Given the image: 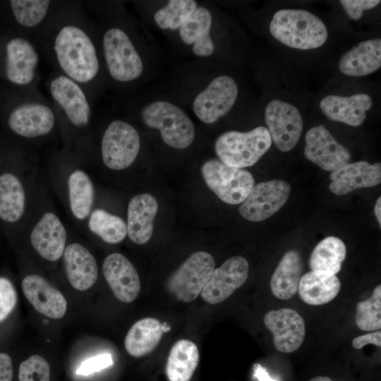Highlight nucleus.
<instances>
[{"label": "nucleus", "instance_id": "473e14b6", "mask_svg": "<svg viewBox=\"0 0 381 381\" xmlns=\"http://www.w3.org/2000/svg\"><path fill=\"white\" fill-rule=\"evenodd\" d=\"M346 248L344 243L335 236H328L313 249L309 259L311 271L336 274L345 260Z\"/></svg>", "mask_w": 381, "mask_h": 381}, {"label": "nucleus", "instance_id": "58836bf2", "mask_svg": "<svg viewBox=\"0 0 381 381\" xmlns=\"http://www.w3.org/2000/svg\"><path fill=\"white\" fill-rule=\"evenodd\" d=\"M18 295L13 283L6 277H0V322L13 310Z\"/></svg>", "mask_w": 381, "mask_h": 381}, {"label": "nucleus", "instance_id": "c85d7f7f", "mask_svg": "<svg viewBox=\"0 0 381 381\" xmlns=\"http://www.w3.org/2000/svg\"><path fill=\"white\" fill-rule=\"evenodd\" d=\"M303 271L301 254L296 250L284 253L270 279L273 295L281 300L291 298L298 291Z\"/></svg>", "mask_w": 381, "mask_h": 381}, {"label": "nucleus", "instance_id": "f704fd0d", "mask_svg": "<svg viewBox=\"0 0 381 381\" xmlns=\"http://www.w3.org/2000/svg\"><path fill=\"white\" fill-rule=\"evenodd\" d=\"M16 22L23 28L34 29L47 18L52 2L44 0H11L9 1Z\"/></svg>", "mask_w": 381, "mask_h": 381}, {"label": "nucleus", "instance_id": "412c9836", "mask_svg": "<svg viewBox=\"0 0 381 381\" xmlns=\"http://www.w3.org/2000/svg\"><path fill=\"white\" fill-rule=\"evenodd\" d=\"M103 275L116 298L123 303H131L138 296L140 282L138 273L123 255L114 253L102 263Z\"/></svg>", "mask_w": 381, "mask_h": 381}, {"label": "nucleus", "instance_id": "6e6552de", "mask_svg": "<svg viewBox=\"0 0 381 381\" xmlns=\"http://www.w3.org/2000/svg\"><path fill=\"white\" fill-rule=\"evenodd\" d=\"M201 174L207 187L220 200L231 205L241 203L255 184L250 171L228 166L214 158L203 163Z\"/></svg>", "mask_w": 381, "mask_h": 381}, {"label": "nucleus", "instance_id": "1a4fd4ad", "mask_svg": "<svg viewBox=\"0 0 381 381\" xmlns=\"http://www.w3.org/2000/svg\"><path fill=\"white\" fill-rule=\"evenodd\" d=\"M29 241L35 253L44 260H60L67 245L68 233L61 217L52 207L37 211L28 226Z\"/></svg>", "mask_w": 381, "mask_h": 381}, {"label": "nucleus", "instance_id": "4be33fe9", "mask_svg": "<svg viewBox=\"0 0 381 381\" xmlns=\"http://www.w3.org/2000/svg\"><path fill=\"white\" fill-rule=\"evenodd\" d=\"M21 288L27 300L40 314L55 320L65 315L67 308L65 297L42 276L37 274L25 276Z\"/></svg>", "mask_w": 381, "mask_h": 381}, {"label": "nucleus", "instance_id": "a19ab883", "mask_svg": "<svg viewBox=\"0 0 381 381\" xmlns=\"http://www.w3.org/2000/svg\"><path fill=\"white\" fill-rule=\"evenodd\" d=\"M347 15L358 20L365 10L371 9L380 3V0H341L339 1Z\"/></svg>", "mask_w": 381, "mask_h": 381}, {"label": "nucleus", "instance_id": "423d86ee", "mask_svg": "<svg viewBox=\"0 0 381 381\" xmlns=\"http://www.w3.org/2000/svg\"><path fill=\"white\" fill-rule=\"evenodd\" d=\"M48 90L67 125L75 133L87 131L92 108L86 90L60 73L50 79Z\"/></svg>", "mask_w": 381, "mask_h": 381}, {"label": "nucleus", "instance_id": "2f4dec72", "mask_svg": "<svg viewBox=\"0 0 381 381\" xmlns=\"http://www.w3.org/2000/svg\"><path fill=\"white\" fill-rule=\"evenodd\" d=\"M199 363L197 346L188 339H180L171 347L166 374L169 381H190Z\"/></svg>", "mask_w": 381, "mask_h": 381}, {"label": "nucleus", "instance_id": "2eb2a0df", "mask_svg": "<svg viewBox=\"0 0 381 381\" xmlns=\"http://www.w3.org/2000/svg\"><path fill=\"white\" fill-rule=\"evenodd\" d=\"M265 118L275 146L282 152L291 150L303 130V119L298 109L290 103L273 99L265 108Z\"/></svg>", "mask_w": 381, "mask_h": 381}, {"label": "nucleus", "instance_id": "37998d69", "mask_svg": "<svg viewBox=\"0 0 381 381\" xmlns=\"http://www.w3.org/2000/svg\"><path fill=\"white\" fill-rule=\"evenodd\" d=\"M0 381H13V365L10 356L0 353Z\"/></svg>", "mask_w": 381, "mask_h": 381}, {"label": "nucleus", "instance_id": "dca6fc26", "mask_svg": "<svg viewBox=\"0 0 381 381\" xmlns=\"http://www.w3.org/2000/svg\"><path fill=\"white\" fill-rule=\"evenodd\" d=\"M304 155L327 171H333L351 159L349 150L338 143L323 125L314 126L306 133Z\"/></svg>", "mask_w": 381, "mask_h": 381}, {"label": "nucleus", "instance_id": "393cba45", "mask_svg": "<svg viewBox=\"0 0 381 381\" xmlns=\"http://www.w3.org/2000/svg\"><path fill=\"white\" fill-rule=\"evenodd\" d=\"M157 211V201L150 194H138L130 200L126 225L127 236L132 242L138 245L148 242L153 233V222Z\"/></svg>", "mask_w": 381, "mask_h": 381}, {"label": "nucleus", "instance_id": "9b49d317", "mask_svg": "<svg viewBox=\"0 0 381 381\" xmlns=\"http://www.w3.org/2000/svg\"><path fill=\"white\" fill-rule=\"evenodd\" d=\"M7 123L18 136L35 140L45 138L54 131L57 116L53 107L46 102L30 99L11 111Z\"/></svg>", "mask_w": 381, "mask_h": 381}, {"label": "nucleus", "instance_id": "20e7f679", "mask_svg": "<svg viewBox=\"0 0 381 381\" xmlns=\"http://www.w3.org/2000/svg\"><path fill=\"white\" fill-rule=\"evenodd\" d=\"M141 118L149 128L159 131L163 141L176 149L190 146L195 138V127L189 116L179 107L167 101L146 105Z\"/></svg>", "mask_w": 381, "mask_h": 381}, {"label": "nucleus", "instance_id": "7ed1b4c3", "mask_svg": "<svg viewBox=\"0 0 381 381\" xmlns=\"http://www.w3.org/2000/svg\"><path fill=\"white\" fill-rule=\"evenodd\" d=\"M271 144L268 129L258 126L248 132L231 131L221 134L214 143V150L221 162L243 169L254 165Z\"/></svg>", "mask_w": 381, "mask_h": 381}, {"label": "nucleus", "instance_id": "aec40b11", "mask_svg": "<svg viewBox=\"0 0 381 381\" xmlns=\"http://www.w3.org/2000/svg\"><path fill=\"white\" fill-rule=\"evenodd\" d=\"M25 181L16 171L0 172V220L16 226L25 219L28 208Z\"/></svg>", "mask_w": 381, "mask_h": 381}, {"label": "nucleus", "instance_id": "b1692460", "mask_svg": "<svg viewBox=\"0 0 381 381\" xmlns=\"http://www.w3.org/2000/svg\"><path fill=\"white\" fill-rule=\"evenodd\" d=\"M330 191L346 195L354 190L377 186L381 181V164L366 161L349 163L330 174Z\"/></svg>", "mask_w": 381, "mask_h": 381}, {"label": "nucleus", "instance_id": "f3484780", "mask_svg": "<svg viewBox=\"0 0 381 381\" xmlns=\"http://www.w3.org/2000/svg\"><path fill=\"white\" fill-rule=\"evenodd\" d=\"M40 56L36 47L24 37H14L6 44L5 73L11 83L31 85L37 78Z\"/></svg>", "mask_w": 381, "mask_h": 381}, {"label": "nucleus", "instance_id": "a18cd8bd", "mask_svg": "<svg viewBox=\"0 0 381 381\" xmlns=\"http://www.w3.org/2000/svg\"><path fill=\"white\" fill-rule=\"evenodd\" d=\"M380 209H381V197H379L374 207V213L380 226H381Z\"/></svg>", "mask_w": 381, "mask_h": 381}, {"label": "nucleus", "instance_id": "a211bd4d", "mask_svg": "<svg viewBox=\"0 0 381 381\" xmlns=\"http://www.w3.org/2000/svg\"><path fill=\"white\" fill-rule=\"evenodd\" d=\"M248 270L249 265L245 258H229L212 272L201 292L202 299L210 304L226 300L246 282Z\"/></svg>", "mask_w": 381, "mask_h": 381}, {"label": "nucleus", "instance_id": "cd10ccee", "mask_svg": "<svg viewBox=\"0 0 381 381\" xmlns=\"http://www.w3.org/2000/svg\"><path fill=\"white\" fill-rule=\"evenodd\" d=\"M212 14L205 7H197L180 27V36L186 44H193V52L198 56H209L214 50L210 35Z\"/></svg>", "mask_w": 381, "mask_h": 381}, {"label": "nucleus", "instance_id": "4c0bfd02", "mask_svg": "<svg viewBox=\"0 0 381 381\" xmlns=\"http://www.w3.org/2000/svg\"><path fill=\"white\" fill-rule=\"evenodd\" d=\"M19 381H49L50 367L41 356L32 355L23 361L18 370Z\"/></svg>", "mask_w": 381, "mask_h": 381}, {"label": "nucleus", "instance_id": "ddd939ff", "mask_svg": "<svg viewBox=\"0 0 381 381\" xmlns=\"http://www.w3.org/2000/svg\"><path fill=\"white\" fill-rule=\"evenodd\" d=\"M291 193L289 183L274 179L255 185L241 202L240 214L250 222H261L278 212L287 201Z\"/></svg>", "mask_w": 381, "mask_h": 381}, {"label": "nucleus", "instance_id": "79ce46f5", "mask_svg": "<svg viewBox=\"0 0 381 381\" xmlns=\"http://www.w3.org/2000/svg\"><path fill=\"white\" fill-rule=\"evenodd\" d=\"M373 344L378 347L381 346L380 330L363 334L355 337L352 340V346L354 349H361L367 344Z\"/></svg>", "mask_w": 381, "mask_h": 381}, {"label": "nucleus", "instance_id": "4468645a", "mask_svg": "<svg viewBox=\"0 0 381 381\" xmlns=\"http://www.w3.org/2000/svg\"><path fill=\"white\" fill-rule=\"evenodd\" d=\"M237 95L235 80L229 75L218 76L195 97L193 112L205 123H215L231 110Z\"/></svg>", "mask_w": 381, "mask_h": 381}, {"label": "nucleus", "instance_id": "bb28decb", "mask_svg": "<svg viewBox=\"0 0 381 381\" xmlns=\"http://www.w3.org/2000/svg\"><path fill=\"white\" fill-rule=\"evenodd\" d=\"M381 66V40L361 42L346 52L340 59V71L349 76L369 75Z\"/></svg>", "mask_w": 381, "mask_h": 381}, {"label": "nucleus", "instance_id": "c03bdc74", "mask_svg": "<svg viewBox=\"0 0 381 381\" xmlns=\"http://www.w3.org/2000/svg\"><path fill=\"white\" fill-rule=\"evenodd\" d=\"M254 375L259 381H275L270 377L266 370L260 364L254 365Z\"/></svg>", "mask_w": 381, "mask_h": 381}, {"label": "nucleus", "instance_id": "f8f14e48", "mask_svg": "<svg viewBox=\"0 0 381 381\" xmlns=\"http://www.w3.org/2000/svg\"><path fill=\"white\" fill-rule=\"evenodd\" d=\"M61 177V196L71 217L85 223L95 206V188L88 172L75 164L68 165Z\"/></svg>", "mask_w": 381, "mask_h": 381}, {"label": "nucleus", "instance_id": "7c9ffc66", "mask_svg": "<svg viewBox=\"0 0 381 381\" xmlns=\"http://www.w3.org/2000/svg\"><path fill=\"white\" fill-rule=\"evenodd\" d=\"M163 332L162 325L157 319L143 318L128 330L124 340L125 349L133 357L146 356L157 347Z\"/></svg>", "mask_w": 381, "mask_h": 381}, {"label": "nucleus", "instance_id": "ea45409f", "mask_svg": "<svg viewBox=\"0 0 381 381\" xmlns=\"http://www.w3.org/2000/svg\"><path fill=\"white\" fill-rule=\"evenodd\" d=\"M113 359L109 353H102L87 359L81 363L76 370L80 375H88L111 366Z\"/></svg>", "mask_w": 381, "mask_h": 381}, {"label": "nucleus", "instance_id": "e433bc0d", "mask_svg": "<svg viewBox=\"0 0 381 381\" xmlns=\"http://www.w3.org/2000/svg\"><path fill=\"white\" fill-rule=\"evenodd\" d=\"M356 324L363 331L373 332L381 328V286L377 285L371 296L356 305Z\"/></svg>", "mask_w": 381, "mask_h": 381}, {"label": "nucleus", "instance_id": "f03ea898", "mask_svg": "<svg viewBox=\"0 0 381 381\" xmlns=\"http://www.w3.org/2000/svg\"><path fill=\"white\" fill-rule=\"evenodd\" d=\"M272 36L287 47L307 50L322 46L328 32L322 20L303 9H281L270 24Z\"/></svg>", "mask_w": 381, "mask_h": 381}, {"label": "nucleus", "instance_id": "39448f33", "mask_svg": "<svg viewBox=\"0 0 381 381\" xmlns=\"http://www.w3.org/2000/svg\"><path fill=\"white\" fill-rule=\"evenodd\" d=\"M102 47L106 67L114 80L127 83L141 76L144 70L143 61L123 29H107L102 36Z\"/></svg>", "mask_w": 381, "mask_h": 381}, {"label": "nucleus", "instance_id": "0eeeda50", "mask_svg": "<svg viewBox=\"0 0 381 381\" xmlns=\"http://www.w3.org/2000/svg\"><path fill=\"white\" fill-rule=\"evenodd\" d=\"M99 149L102 162L107 168L124 170L134 163L139 154V133L131 123L114 120L103 132Z\"/></svg>", "mask_w": 381, "mask_h": 381}, {"label": "nucleus", "instance_id": "c9c22d12", "mask_svg": "<svg viewBox=\"0 0 381 381\" xmlns=\"http://www.w3.org/2000/svg\"><path fill=\"white\" fill-rule=\"evenodd\" d=\"M198 7L193 0H171L155 14L157 25L164 30L180 28Z\"/></svg>", "mask_w": 381, "mask_h": 381}, {"label": "nucleus", "instance_id": "49530a36", "mask_svg": "<svg viewBox=\"0 0 381 381\" xmlns=\"http://www.w3.org/2000/svg\"><path fill=\"white\" fill-rule=\"evenodd\" d=\"M309 381H334L329 377L317 376L311 378Z\"/></svg>", "mask_w": 381, "mask_h": 381}, {"label": "nucleus", "instance_id": "5701e85b", "mask_svg": "<svg viewBox=\"0 0 381 381\" xmlns=\"http://www.w3.org/2000/svg\"><path fill=\"white\" fill-rule=\"evenodd\" d=\"M67 279L78 291L90 289L98 278V266L92 253L79 242L66 245L62 258Z\"/></svg>", "mask_w": 381, "mask_h": 381}, {"label": "nucleus", "instance_id": "f257e3e1", "mask_svg": "<svg viewBox=\"0 0 381 381\" xmlns=\"http://www.w3.org/2000/svg\"><path fill=\"white\" fill-rule=\"evenodd\" d=\"M53 31L49 46L60 73L85 89L94 82L100 69L99 54L89 28L82 21L71 18L61 20Z\"/></svg>", "mask_w": 381, "mask_h": 381}, {"label": "nucleus", "instance_id": "72a5a7b5", "mask_svg": "<svg viewBox=\"0 0 381 381\" xmlns=\"http://www.w3.org/2000/svg\"><path fill=\"white\" fill-rule=\"evenodd\" d=\"M85 224L90 232L107 243H119L127 236L126 222L102 207L94 206Z\"/></svg>", "mask_w": 381, "mask_h": 381}, {"label": "nucleus", "instance_id": "a878e982", "mask_svg": "<svg viewBox=\"0 0 381 381\" xmlns=\"http://www.w3.org/2000/svg\"><path fill=\"white\" fill-rule=\"evenodd\" d=\"M372 106V98L365 93L350 97L328 95L320 102L321 111L328 119L351 126L361 125L365 119V112Z\"/></svg>", "mask_w": 381, "mask_h": 381}, {"label": "nucleus", "instance_id": "6ab92c4d", "mask_svg": "<svg viewBox=\"0 0 381 381\" xmlns=\"http://www.w3.org/2000/svg\"><path fill=\"white\" fill-rule=\"evenodd\" d=\"M264 323L273 335L274 345L282 353H292L303 344L306 336L303 318L291 308H284L268 311Z\"/></svg>", "mask_w": 381, "mask_h": 381}, {"label": "nucleus", "instance_id": "c756f323", "mask_svg": "<svg viewBox=\"0 0 381 381\" xmlns=\"http://www.w3.org/2000/svg\"><path fill=\"white\" fill-rule=\"evenodd\" d=\"M341 282L336 274L310 271L301 276L298 295L311 306H320L332 301L339 294Z\"/></svg>", "mask_w": 381, "mask_h": 381}, {"label": "nucleus", "instance_id": "9d476101", "mask_svg": "<svg viewBox=\"0 0 381 381\" xmlns=\"http://www.w3.org/2000/svg\"><path fill=\"white\" fill-rule=\"evenodd\" d=\"M214 265L211 254L205 251L193 253L169 277L167 282L168 291L180 301L195 300L209 280Z\"/></svg>", "mask_w": 381, "mask_h": 381}]
</instances>
